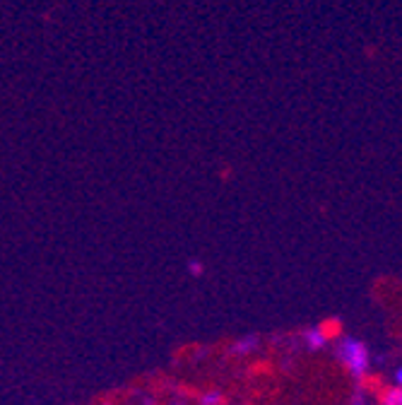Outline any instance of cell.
I'll return each instance as SVG.
<instances>
[{
  "mask_svg": "<svg viewBox=\"0 0 402 405\" xmlns=\"http://www.w3.org/2000/svg\"><path fill=\"white\" fill-rule=\"evenodd\" d=\"M340 357H342V362L355 371V374H362L368 364L366 348H364L362 343H357V340H345V343L340 345Z\"/></svg>",
  "mask_w": 402,
  "mask_h": 405,
  "instance_id": "obj_1",
  "label": "cell"
},
{
  "mask_svg": "<svg viewBox=\"0 0 402 405\" xmlns=\"http://www.w3.org/2000/svg\"><path fill=\"white\" fill-rule=\"evenodd\" d=\"M306 340H308L311 348H320V345L325 343V338L318 333V330H308V333H306Z\"/></svg>",
  "mask_w": 402,
  "mask_h": 405,
  "instance_id": "obj_2",
  "label": "cell"
},
{
  "mask_svg": "<svg viewBox=\"0 0 402 405\" xmlns=\"http://www.w3.org/2000/svg\"><path fill=\"white\" fill-rule=\"evenodd\" d=\"M214 401H219V393H207V396L202 398V403L205 405H214Z\"/></svg>",
  "mask_w": 402,
  "mask_h": 405,
  "instance_id": "obj_3",
  "label": "cell"
}]
</instances>
